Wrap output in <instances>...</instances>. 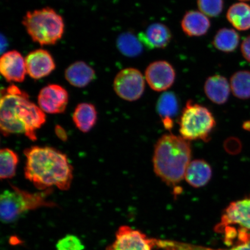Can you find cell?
Here are the masks:
<instances>
[{
  "instance_id": "83f0119b",
  "label": "cell",
  "mask_w": 250,
  "mask_h": 250,
  "mask_svg": "<svg viewBox=\"0 0 250 250\" xmlns=\"http://www.w3.org/2000/svg\"><path fill=\"white\" fill-rule=\"evenodd\" d=\"M233 244L232 248L224 250H250V231L239 228Z\"/></svg>"
},
{
  "instance_id": "1f68e13d",
  "label": "cell",
  "mask_w": 250,
  "mask_h": 250,
  "mask_svg": "<svg viewBox=\"0 0 250 250\" xmlns=\"http://www.w3.org/2000/svg\"><path fill=\"white\" fill-rule=\"evenodd\" d=\"M239 1L245 2L250 1V0H239Z\"/></svg>"
},
{
  "instance_id": "603a6c76",
  "label": "cell",
  "mask_w": 250,
  "mask_h": 250,
  "mask_svg": "<svg viewBox=\"0 0 250 250\" xmlns=\"http://www.w3.org/2000/svg\"><path fill=\"white\" fill-rule=\"evenodd\" d=\"M117 46L122 54L129 58L139 56L143 50L142 42L139 37L131 32L121 34L117 39Z\"/></svg>"
},
{
  "instance_id": "f546056e",
  "label": "cell",
  "mask_w": 250,
  "mask_h": 250,
  "mask_svg": "<svg viewBox=\"0 0 250 250\" xmlns=\"http://www.w3.org/2000/svg\"><path fill=\"white\" fill-rule=\"evenodd\" d=\"M1 52L4 51V49H6V47L7 46V41L6 40V38L4 36H2V34H1Z\"/></svg>"
},
{
  "instance_id": "7c38bea8",
  "label": "cell",
  "mask_w": 250,
  "mask_h": 250,
  "mask_svg": "<svg viewBox=\"0 0 250 250\" xmlns=\"http://www.w3.org/2000/svg\"><path fill=\"white\" fill-rule=\"evenodd\" d=\"M27 73L34 80L48 76L54 71L56 64L54 58L46 50L39 49L31 51L25 58Z\"/></svg>"
},
{
  "instance_id": "ba28073f",
  "label": "cell",
  "mask_w": 250,
  "mask_h": 250,
  "mask_svg": "<svg viewBox=\"0 0 250 250\" xmlns=\"http://www.w3.org/2000/svg\"><path fill=\"white\" fill-rule=\"evenodd\" d=\"M176 75L173 65L165 61L151 62L145 71L146 82L156 92H163L169 89L174 83Z\"/></svg>"
},
{
  "instance_id": "3957f363",
  "label": "cell",
  "mask_w": 250,
  "mask_h": 250,
  "mask_svg": "<svg viewBox=\"0 0 250 250\" xmlns=\"http://www.w3.org/2000/svg\"><path fill=\"white\" fill-rule=\"evenodd\" d=\"M192 149L189 141L173 134H165L155 146L153 165L156 176L167 186L174 188L185 177L190 162Z\"/></svg>"
},
{
  "instance_id": "6da1fadb",
  "label": "cell",
  "mask_w": 250,
  "mask_h": 250,
  "mask_svg": "<svg viewBox=\"0 0 250 250\" xmlns=\"http://www.w3.org/2000/svg\"><path fill=\"white\" fill-rule=\"evenodd\" d=\"M46 122L45 112L26 92L15 85L2 89L0 102V127L4 136L23 134L32 141Z\"/></svg>"
},
{
  "instance_id": "2e32d148",
  "label": "cell",
  "mask_w": 250,
  "mask_h": 250,
  "mask_svg": "<svg viewBox=\"0 0 250 250\" xmlns=\"http://www.w3.org/2000/svg\"><path fill=\"white\" fill-rule=\"evenodd\" d=\"M230 83L227 78L221 75H215L206 80L204 90L206 95L212 103L223 104L229 99Z\"/></svg>"
},
{
  "instance_id": "d4e9b609",
  "label": "cell",
  "mask_w": 250,
  "mask_h": 250,
  "mask_svg": "<svg viewBox=\"0 0 250 250\" xmlns=\"http://www.w3.org/2000/svg\"><path fill=\"white\" fill-rule=\"evenodd\" d=\"M19 162L17 153L9 148H2L0 152V177L11 179L15 176Z\"/></svg>"
},
{
  "instance_id": "484cf974",
  "label": "cell",
  "mask_w": 250,
  "mask_h": 250,
  "mask_svg": "<svg viewBox=\"0 0 250 250\" xmlns=\"http://www.w3.org/2000/svg\"><path fill=\"white\" fill-rule=\"evenodd\" d=\"M197 5L202 13L208 17H218L224 9V0H197Z\"/></svg>"
},
{
  "instance_id": "5bb4252c",
  "label": "cell",
  "mask_w": 250,
  "mask_h": 250,
  "mask_svg": "<svg viewBox=\"0 0 250 250\" xmlns=\"http://www.w3.org/2000/svg\"><path fill=\"white\" fill-rule=\"evenodd\" d=\"M139 38L149 49H164L171 42L172 34L167 25L155 23L150 24L145 32L139 34Z\"/></svg>"
},
{
  "instance_id": "8992f818",
  "label": "cell",
  "mask_w": 250,
  "mask_h": 250,
  "mask_svg": "<svg viewBox=\"0 0 250 250\" xmlns=\"http://www.w3.org/2000/svg\"><path fill=\"white\" fill-rule=\"evenodd\" d=\"M215 125L213 115L208 108L190 100L187 102L179 120V131L183 138L189 142H208Z\"/></svg>"
},
{
  "instance_id": "4fadbf2b",
  "label": "cell",
  "mask_w": 250,
  "mask_h": 250,
  "mask_svg": "<svg viewBox=\"0 0 250 250\" xmlns=\"http://www.w3.org/2000/svg\"><path fill=\"white\" fill-rule=\"evenodd\" d=\"M0 71L8 83H22L27 73L25 59L17 51L4 53L0 59Z\"/></svg>"
},
{
  "instance_id": "8fae6325",
  "label": "cell",
  "mask_w": 250,
  "mask_h": 250,
  "mask_svg": "<svg viewBox=\"0 0 250 250\" xmlns=\"http://www.w3.org/2000/svg\"><path fill=\"white\" fill-rule=\"evenodd\" d=\"M152 246L145 234L125 226L119 228L115 241L106 250H152Z\"/></svg>"
},
{
  "instance_id": "cb8c5ba5",
  "label": "cell",
  "mask_w": 250,
  "mask_h": 250,
  "mask_svg": "<svg viewBox=\"0 0 250 250\" xmlns=\"http://www.w3.org/2000/svg\"><path fill=\"white\" fill-rule=\"evenodd\" d=\"M230 86L236 98L246 100L250 98V71L241 70L236 72L231 77Z\"/></svg>"
},
{
  "instance_id": "52a82bcc",
  "label": "cell",
  "mask_w": 250,
  "mask_h": 250,
  "mask_svg": "<svg viewBox=\"0 0 250 250\" xmlns=\"http://www.w3.org/2000/svg\"><path fill=\"white\" fill-rule=\"evenodd\" d=\"M113 86L115 93L120 98L128 102L136 101L145 92V78L142 72L136 68H125L115 77Z\"/></svg>"
},
{
  "instance_id": "4316f807",
  "label": "cell",
  "mask_w": 250,
  "mask_h": 250,
  "mask_svg": "<svg viewBox=\"0 0 250 250\" xmlns=\"http://www.w3.org/2000/svg\"><path fill=\"white\" fill-rule=\"evenodd\" d=\"M57 250H83L84 246L76 236L68 234L56 244Z\"/></svg>"
},
{
  "instance_id": "9c48e42d",
  "label": "cell",
  "mask_w": 250,
  "mask_h": 250,
  "mask_svg": "<svg viewBox=\"0 0 250 250\" xmlns=\"http://www.w3.org/2000/svg\"><path fill=\"white\" fill-rule=\"evenodd\" d=\"M68 103V94L63 87L57 84H49L41 89L38 104L42 110L48 114L64 112Z\"/></svg>"
},
{
  "instance_id": "d6986e66",
  "label": "cell",
  "mask_w": 250,
  "mask_h": 250,
  "mask_svg": "<svg viewBox=\"0 0 250 250\" xmlns=\"http://www.w3.org/2000/svg\"><path fill=\"white\" fill-rule=\"evenodd\" d=\"M179 102L174 93L165 92L159 97L156 108L166 129L170 130L173 127V118L179 111Z\"/></svg>"
},
{
  "instance_id": "7402d4cb",
  "label": "cell",
  "mask_w": 250,
  "mask_h": 250,
  "mask_svg": "<svg viewBox=\"0 0 250 250\" xmlns=\"http://www.w3.org/2000/svg\"><path fill=\"white\" fill-rule=\"evenodd\" d=\"M239 42L240 36L236 30L222 28L215 34L212 43L218 51L231 53L235 51Z\"/></svg>"
},
{
  "instance_id": "ffe728a7",
  "label": "cell",
  "mask_w": 250,
  "mask_h": 250,
  "mask_svg": "<svg viewBox=\"0 0 250 250\" xmlns=\"http://www.w3.org/2000/svg\"><path fill=\"white\" fill-rule=\"evenodd\" d=\"M98 114L95 106L90 103H83L75 109L73 120L75 125L81 132H89L95 126Z\"/></svg>"
},
{
  "instance_id": "e0dca14e",
  "label": "cell",
  "mask_w": 250,
  "mask_h": 250,
  "mask_svg": "<svg viewBox=\"0 0 250 250\" xmlns=\"http://www.w3.org/2000/svg\"><path fill=\"white\" fill-rule=\"evenodd\" d=\"M64 76L70 85L83 88L95 79L96 73L93 68L85 62L77 61L66 68Z\"/></svg>"
},
{
  "instance_id": "5b68a950",
  "label": "cell",
  "mask_w": 250,
  "mask_h": 250,
  "mask_svg": "<svg viewBox=\"0 0 250 250\" xmlns=\"http://www.w3.org/2000/svg\"><path fill=\"white\" fill-rule=\"evenodd\" d=\"M46 191L31 193L12 187L5 190L0 197V217L3 223L17 221L24 212L39 208L52 207L54 203L46 201Z\"/></svg>"
},
{
  "instance_id": "7a4b0ae2",
  "label": "cell",
  "mask_w": 250,
  "mask_h": 250,
  "mask_svg": "<svg viewBox=\"0 0 250 250\" xmlns=\"http://www.w3.org/2000/svg\"><path fill=\"white\" fill-rule=\"evenodd\" d=\"M24 175L37 189L53 187L65 190L73 180V167L67 156L49 146H34L24 151Z\"/></svg>"
},
{
  "instance_id": "9a60e30c",
  "label": "cell",
  "mask_w": 250,
  "mask_h": 250,
  "mask_svg": "<svg viewBox=\"0 0 250 250\" xmlns=\"http://www.w3.org/2000/svg\"><path fill=\"white\" fill-rule=\"evenodd\" d=\"M183 32L188 37H201L207 34L211 27L210 20L201 11H187L181 21Z\"/></svg>"
},
{
  "instance_id": "4dcf8cb0",
  "label": "cell",
  "mask_w": 250,
  "mask_h": 250,
  "mask_svg": "<svg viewBox=\"0 0 250 250\" xmlns=\"http://www.w3.org/2000/svg\"><path fill=\"white\" fill-rule=\"evenodd\" d=\"M244 126H245V129L250 130V122H248V123H245Z\"/></svg>"
},
{
  "instance_id": "30bf717a",
  "label": "cell",
  "mask_w": 250,
  "mask_h": 250,
  "mask_svg": "<svg viewBox=\"0 0 250 250\" xmlns=\"http://www.w3.org/2000/svg\"><path fill=\"white\" fill-rule=\"evenodd\" d=\"M232 226L250 231V196L230 203L222 215L217 230Z\"/></svg>"
},
{
  "instance_id": "f1b7e54d",
  "label": "cell",
  "mask_w": 250,
  "mask_h": 250,
  "mask_svg": "<svg viewBox=\"0 0 250 250\" xmlns=\"http://www.w3.org/2000/svg\"><path fill=\"white\" fill-rule=\"evenodd\" d=\"M241 52L243 58L250 64V35L243 40L241 44Z\"/></svg>"
},
{
  "instance_id": "44dd1931",
  "label": "cell",
  "mask_w": 250,
  "mask_h": 250,
  "mask_svg": "<svg viewBox=\"0 0 250 250\" xmlns=\"http://www.w3.org/2000/svg\"><path fill=\"white\" fill-rule=\"evenodd\" d=\"M227 19L239 31L250 29V5L245 2L234 3L227 12Z\"/></svg>"
},
{
  "instance_id": "277c9868",
  "label": "cell",
  "mask_w": 250,
  "mask_h": 250,
  "mask_svg": "<svg viewBox=\"0 0 250 250\" xmlns=\"http://www.w3.org/2000/svg\"><path fill=\"white\" fill-rule=\"evenodd\" d=\"M22 24L31 40L42 46L55 45L64 34L63 20L49 7L27 12Z\"/></svg>"
},
{
  "instance_id": "ac0fdd59",
  "label": "cell",
  "mask_w": 250,
  "mask_h": 250,
  "mask_svg": "<svg viewBox=\"0 0 250 250\" xmlns=\"http://www.w3.org/2000/svg\"><path fill=\"white\" fill-rule=\"evenodd\" d=\"M211 177L212 169L210 165L202 159H196L190 162L184 178L190 186L201 188L205 186Z\"/></svg>"
}]
</instances>
